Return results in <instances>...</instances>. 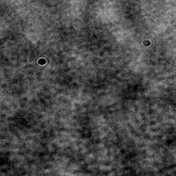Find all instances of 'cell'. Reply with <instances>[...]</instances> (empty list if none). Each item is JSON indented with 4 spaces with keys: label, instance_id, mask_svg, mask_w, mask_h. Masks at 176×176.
<instances>
[]
</instances>
